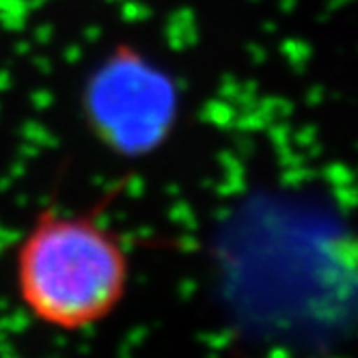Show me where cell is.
Returning <instances> with one entry per match:
<instances>
[{"instance_id": "6da1fadb", "label": "cell", "mask_w": 358, "mask_h": 358, "mask_svg": "<svg viewBox=\"0 0 358 358\" xmlns=\"http://www.w3.org/2000/svg\"><path fill=\"white\" fill-rule=\"evenodd\" d=\"M115 192L87 210L41 208L13 248L22 309L37 324L80 332L104 324L125 300L130 255L106 222Z\"/></svg>"}, {"instance_id": "7a4b0ae2", "label": "cell", "mask_w": 358, "mask_h": 358, "mask_svg": "<svg viewBox=\"0 0 358 358\" xmlns=\"http://www.w3.org/2000/svg\"><path fill=\"white\" fill-rule=\"evenodd\" d=\"M179 106L173 76L130 43H117L101 57L80 91L89 132L123 160L160 151L177 127Z\"/></svg>"}]
</instances>
